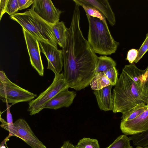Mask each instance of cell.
Masks as SVG:
<instances>
[{"mask_svg": "<svg viewBox=\"0 0 148 148\" xmlns=\"http://www.w3.org/2000/svg\"><path fill=\"white\" fill-rule=\"evenodd\" d=\"M79 6L75 4L66 47L62 48L64 76L69 87L88 86L95 73L98 57L84 38L80 27Z\"/></svg>", "mask_w": 148, "mask_h": 148, "instance_id": "cell-1", "label": "cell"}, {"mask_svg": "<svg viewBox=\"0 0 148 148\" xmlns=\"http://www.w3.org/2000/svg\"><path fill=\"white\" fill-rule=\"evenodd\" d=\"M145 72V70L139 69L134 63L123 68L113 90L114 113H123L138 104L148 103V92L143 79Z\"/></svg>", "mask_w": 148, "mask_h": 148, "instance_id": "cell-2", "label": "cell"}, {"mask_svg": "<svg viewBox=\"0 0 148 148\" xmlns=\"http://www.w3.org/2000/svg\"><path fill=\"white\" fill-rule=\"evenodd\" d=\"M86 15L89 25L88 41L92 50L104 55L115 53L119 43L112 36L106 20Z\"/></svg>", "mask_w": 148, "mask_h": 148, "instance_id": "cell-3", "label": "cell"}, {"mask_svg": "<svg viewBox=\"0 0 148 148\" xmlns=\"http://www.w3.org/2000/svg\"><path fill=\"white\" fill-rule=\"evenodd\" d=\"M10 18L18 23L39 42L48 43L58 48L51 23L41 18L32 7L24 12L10 16Z\"/></svg>", "mask_w": 148, "mask_h": 148, "instance_id": "cell-4", "label": "cell"}, {"mask_svg": "<svg viewBox=\"0 0 148 148\" xmlns=\"http://www.w3.org/2000/svg\"><path fill=\"white\" fill-rule=\"evenodd\" d=\"M37 95L19 86L11 81L5 72L0 71V99L3 102L12 105L31 101Z\"/></svg>", "mask_w": 148, "mask_h": 148, "instance_id": "cell-5", "label": "cell"}, {"mask_svg": "<svg viewBox=\"0 0 148 148\" xmlns=\"http://www.w3.org/2000/svg\"><path fill=\"white\" fill-rule=\"evenodd\" d=\"M69 88L64 73L55 75L50 85L37 97L29 102L27 111L30 115L39 113L44 109L45 105L58 94L64 89Z\"/></svg>", "mask_w": 148, "mask_h": 148, "instance_id": "cell-6", "label": "cell"}, {"mask_svg": "<svg viewBox=\"0 0 148 148\" xmlns=\"http://www.w3.org/2000/svg\"><path fill=\"white\" fill-rule=\"evenodd\" d=\"M8 132V136L18 137L32 148H47L37 138L28 123L23 119L17 120Z\"/></svg>", "mask_w": 148, "mask_h": 148, "instance_id": "cell-7", "label": "cell"}, {"mask_svg": "<svg viewBox=\"0 0 148 148\" xmlns=\"http://www.w3.org/2000/svg\"><path fill=\"white\" fill-rule=\"evenodd\" d=\"M22 30L31 64L39 75L43 76L44 67L40 55L39 42L23 28H22Z\"/></svg>", "mask_w": 148, "mask_h": 148, "instance_id": "cell-8", "label": "cell"}, {"mask_svg": "<svg viewBox=\"0 0 148 148\" xmlns=\"http://www.w3.org/2000/svg\"><path fill=\"white\" fill-rule=\"evenodd\" d=\"M39 42L41 52L45 55L47 59V69L52 71L55 75L60 73L63 66L62 50H59L48 43Z\"/></svg>", "mask_w": 148, "mask_h": 148, "instance_id": "cell-9", "label": "cell"}, {"mask_svg": "<svg viewBox=\"0 0 148 148\" xmlns=\"http://www.w3.org/2000/svg\"><path fill=\"white\" fill-rule=\"evenodd\" d=\"M32 8L41 18L51 24L59 22L62 12L54 6L51 0H34Z\"/></svg>", "mask_w": 148, "mask_h": 148, "instance_id": "cell-10", "label": "cell"}, {"mask_svg": "<svg viewBox=\"0 0 148 148\" xmlns=\"http://www.w3.org/2000/svg\"><path fill=\"white\" fill-rule=\"evenodd\" d=\"M120 129L126 135L139 134L148 130V108L134 119L121 121Z\"/></svg>", "mask_w": 148, "mask_h": 148, "instance_id": "cell-11", "label": "cell"}, {"mask_svg": "<svg viewBox=\"0 0 148 148\" xmlns=\"http://www.w3.org/2000/svg\"><path fill=\"white\" fill-rule=\"evenodd\" d=\"M73 1L75 4L79 6L83 4L96 8L107 19L112 26L115 24L114 14L108 0H73Z\"/></svg>", "mask_w": 148, "mask_h": 148, "instance_id": "cell-12", "label": "cell"}, {"mask_svg": "<svg viewBox=\"0 0 148 148\" xmlns=\"http://www.w3.org/2000/svg\"><path fill=\"white\" fill-rule=\"evenodd\" d=\"M76 93L74 91H70L68 88H66L58 94L48 102L44 109L48 108L55 110L65 107H69L73 102Z\"/></svg>", "mask_w": 148, "mask_h": 148, "instance_id": "cell-13", "label": "cell"}, {"mask_svg": "<svg viewBox=\"0 0 148 148\" xmlns=\"http://www.w3.org/2000/svg\"><path fill=\"white\" fill-rule=\"evenodd\" d=\"M112 87L110 85L101 89L93 91L98 106L101 110L107 111L113 110L114 103L111 93Z\"/></svg>", "mask_w": 148, "mask_h": 148, "instance_id": "cell-14", "label": "cell"}, {"mask_svg": "<svg viewBox=\"0 0 148 148\" xmlns=\"http://www.w3.org/2000/svg\"><path fill=\"white\" fill-rule=\"evenodd\" d=\"M51 25L57 44L62 48H64L69 36V29L66 27L62 21L51 24Z\"/></svg>", "mask_w": 148, "mask_h": 148, "instance_id": "cell-15", "label": "cell"}, {"mask_svg": "<svg viewBox=\"0 0 148 148\" xmlns=\"http://www.w3.org/2000/svg\"><path fill=\"white\" fill-rule=\"evenodd\" d=\"M93 90L101 89L111 85L110 82L103 72L95 73L90 84Z\"/></svg>", "mask_w": 148, "mask_h": 148, "instance_id": "cell-16", "label": "cell"}, {"mask_svg": "<svg viewBox=\"0 0 148 148\" xmlns=\"http://www.w3.org/2000/svg\"><path fill=\"white\" fill-rule=\"evenodd\" d=\"M148 108V106L142 103L138 104L128 111L122 113L121 121L132 120L138 116Z\"/></svg>", "mask_w": 148, "mask_h": 148, "instance_id": "cell-17", "label": "cell"}, {"mask_svg": "<svg viewBox=\"0 0 148 148\" xmlns=\"http://www.w3.org/2000/svg\"><path fill=\"white\" fill-rule=\"evenodd\" d=\"M115 62L111 57L106 56L98 57L96 64L95 73L104 72L116 67Z\"/></svg>", "mask_w": 148, "mask_h": 148, "instance_id": "cell-18", "label": "cell"}, {"mask_svg": "<svg viewBox=\"0 0 148 148\" xmlns=\"http://www.w3.org/2000/svg\"><path fill=\"white\" fill-rule=\"evenodd\" d=\"M129 137L124 134L119 136L106 148H131Z\"/></svg>", "mask_w": 148, "mask_h": 148, "instance_id": "cell-19", "label": "cell"}, {"mask_svg": "<svg viewBox=\"0 0 148 148\" xmlns=\"http://www.w3.org/2000/svg\"><path fill=\"white\" fill-rule=\"evenodd\" d=\"M133 145L137 146H148V130L143 133L132 135L129 137Z\"/></svg>", "mask_w": 148, "mask_h": 148, "instance_id": "cell-20", "label": "cell"}, {"mask_svg": "<svg viewBox=\"0 0 148 148\" xmlns=\"http://www.w3.org/2000/svg\"><path fill=\"white\" fill-rule=\"evenodd\" d=\"M75 147V148H100L97 139L85 137L79 140Z\"/></svg>", "mask_w": 148, "mask_h": 148, "instance_id": "cell-21", "label": "cell"}, {"mask_svg": "<svg viewBox=\"0 0 148 148\" xmlns=\"http://www.w3.org/2000/svg\"><path fill=\"white\" fill-rule=\"evenodd\" d=\"M80 6L82 7L86 14L93 17L99 18L102 20H106V18L103 16L96 8L83 4H81Z\"/></svg>", "mask_w": 148, "mask_h": 148, "instance_id": "cell-22", "label": "cell"}, {"mask_svg": "<svg viewBox=\"0 0 148 148\" xmlns=\"http://www.w3.org/2000/svg\"><path fill=\"white\" fill-rule=\"evenodd\" d=\"M110 81L111 85L115 86L118 80V72L116 67L103 72Z\"/></svg>", "mask_w": 148, "mask_h": 148, "instance_id": "cell-23", "label": "cell"}, {"mask_svg": "<svg viewBox=\"0 0 148 148\" xmlns=\"http://www.w3.org/2000/svg\"><path fill=\"white\" fill-rule=\"evenodd\" d=\"M18 0H8L5 9V13L11 16L18 10Z\"/></svg>", "mask_w": 148, "mask_h": 148, "instance_id": "cell-24", "label": "cell"}, {"mask_svg": "<svg viewBox=\"0 0 148 148\" xmlns=\"http://www.w3.org/2000/svg\"><path fill=\"white\" fill-rule=\"evenodd\" d=\"M148 51V33L145 39L138 50L137 57L134 63H137Z\"/></svg>", "mask_w": 148, "mask_h": 148, "instance_id": "cell-25", "label": "cell"}, {"mask_svg": "<svg viewBox=\"0 0 148 148\" xmlns=\"http://www.w3.org/2000/svg\"><path fill=\"white\" fill-rule=\"evenodd\" d=\"M138 50L134 49L129 50L127 53L126 60H128L130 64L134 63L138 55Z\"/></svg>", "mask_w": 148, "mask_h": 148, "instance_id": "cell-26", "label": "cell"}, {"mask_svg": "<svg viewBox=\"0 0 148 148\" xmlns=\"http://www.w3.org/2000/svg\"><path fill=\"white\" fill-rule=\"evenodd\" d=\"M34 0H18V10H21L29 7L34 3Z\"/></svg>", "mask_w": 148, "mask_h": 148, "instance_id": "cell-27", "label": "cell"}, {"mask_svg": "<svg viewBox=\"0 0 148 148\" xmlns=\"http://www.w3.org/2000/svg\"><path fill=\"white\" fill-rule=\"evenodd\" d=\"M7 106V120L8 126V131L13 126L12 117V115L10 111V108L12 105H9L8 103H6Z\"/></svg>", "mask_w": 148, "mask_h": 148, "instance_id": "cell-28", "label": "cell"}, {"mask_svg": "<svg viewBox=\"0 0 148 148\" xmlns=\"http://www.w3.org/2000/svg\"><path fill=\"white\" fill-rule=\"evenodd\" d=\"M8 0H0V20L5 13V9Z\"/></svg>", "mask_w": 148, "mask_h": 148, "instance_id": "cell-29", "label": "cell"}, {"mask_svg": "<svg viewBox=\"0 0 148 148\" xmlns=\"http://www.w3.org/2000/svg\"><path fill=\"white\" fill-rule=\"evenodd\" d=\"M60 148H75L74 146L69 141H65Z\"/></svg>", "mask_w": 148, "mask_h": 148, "instance_id": "cell-30", "label": "cell"}, {"mask_svg": "<svg viewBox=\"0 0 148 148\" xmlns=\"http://www.w3.org/2000/svg\"><path fill=\"white\" fill-rule=\"evenodd\" d=\"M131 148H148V146L145 147H140V146H136L135 148H133V147H131Z\"/></svg>", "mask_w": 148, "mask_h": 148, "instance_id": "cell-31", "label": "cell"}, {"mask_svg": "<svg viewBox=\"0 0 148 148\" xmlns=\"http://www.w3.org/2000/svg\"><path fill=\"white\" fill-rule=\"evenodd\" d=\"M0 148H6L3 145L1 144Z\"/></svg>", "mask_w": 148, "mask_h": 148, "instance_id": "cell-32", "label": "cell"}, {"mask_svg": "<svg viewBox=\"0 0 148 148\" xmlns=\"http://www.w3.org/2000/svg\"><path fill=\"white\" fill-rule=\"evenodd\" d=\"M147 105L148 106V103L147 104Z\"/></svg>", "mask_w": 148, "mask_h": 148, "instance_id": "cell-33", "label": "cell"}]
</instances>
